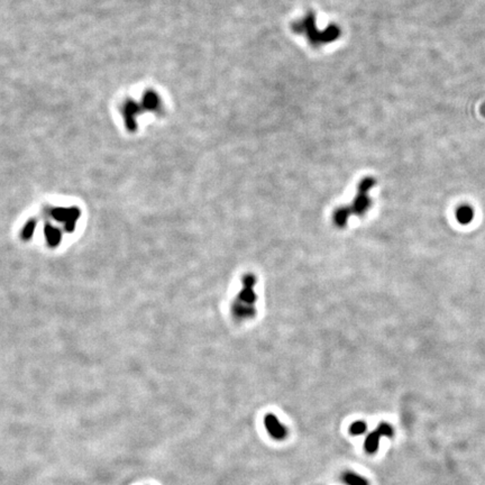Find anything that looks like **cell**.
<instances>
[{
	"label": "cell",
	"instance_id": "obj_1",
	"mask_svg": "<svg viewBox=\"0 0 485 485\" xmlns=\"http://www.w3.org/2000/svg\"><path fill=\"white\" fill-rule=\"evenodd\" d=\"M393 436V428L388 422H381L372 433L368 434L364 441V449L367 454H375L379 449L381 437H392Z\"/></svg>",
	"mask_w": 485,
	"mask_h": 485
},
{
	"label": "cell",
	"instance_id": "obj_2",
	"mask_svg": "<svg viewBox=\"0 0 485 485\" xmlns=\"http://www.w3.org/2000/svg\"><path fill=\"white\" fill-rule=\"evenodd\" d=\"M264 426L266 432L269 433L272 438L275 440H283L287 438L289 434L287 427L282 424L281 421L275 417L273 413H269L264 418Z\"/></svg>",
	"mask_w": 485,
	"mask_h": 485
},
{
	"label": "cell",
	"instance_id": "obj_3",
	"mask_svg": "<svg viewBox=\"0 0 485 485\" xmlns=\"http://www.w3.org/2000/svg\"><path fill=\"white\" fill-rule=\"evenodd\" d=\"M340 479L345 485H369V482L366 477L351 471L343 473Z\"/></svg>",
	"mask_w": 485,
	"mask_h": 485
},
{
	"label": "cell",
	"instance_id": "obj_4",
	"mask_svg": "<svg viewBox=\"0 0 485 485\" xmlns=\"http://www.w3.org/2000/svg\"><path fill=\"white\" fill-rule=\"evenodd\" d=\"M455 215L457 221L461 222L462 225H467V223H470L473 220L474 210L472 209L471 206L462 205L456 209Z\"/></svg>",
	"mask_w": 485,
	"mask_h": 485
},
{
	"label": "cell",
	"instance_id": "obj_5",
	"mask_svg": "<svg viewBox=\"0 0 485 485\" xmlns=\"http://www.w3.org/2000/svg\"><path fill=\"white\" fill-rule=\"evenodd\" d=\"M367 426L365 421L363 420H357L355 422H353L350 427V434L353 436H359L363 435L365 432H366Z\"/></svg>",
	"mask_w": 485,
	"mask_h": 485
},
{
	"label": "cell",
	"instance_id": "obj_6",
	"mask_svg": "<svg viewBox=\"0 0 485 485\" xmlns=\"http://www.w3.org/2000/svg\"><path fill=\"white\" fill-rule=\"evenodd\" d=\"M45 234H46V238L50 244L52 245H56L60 242V238H61V235L60 233L55 230V228L47 226L45 228Z\"/></svg>",
	"mask_w": 485,
	"mask_h": 485
},
{
	"label": "cell",
	"instance_id": "obj_7",
	"mask_svg": "<svg viewBox=\"0 0 485 485\" xmlns=\"http://www.w3.org/2000/svg\"><path fill=\"white\" fill-rule=\"evenodd\" d=\"M33 230H34V226L32 225V223H30V225H27L26 227V231H25V234L27 235V234H28V236H31L32 234H33Z\"/></svg>",
	"mask_w": 485,
	"mask_h": 485
}]
</instances>
